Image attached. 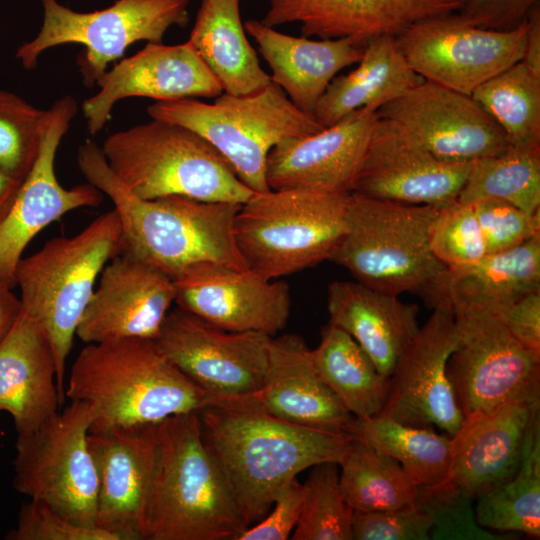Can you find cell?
<instances>
[{"label": "cell", "mask_w": 540, "mask_h": 540, "mask_svg": "<svg viewBox=\"0 0 540 540\" xmlns=\"http://www.w3.org/2000/svg\"><path fill=\"white\" fill-rule=\"evenodd\" d=\"M198 415L203 442L246 528L270 511L278 491L300 472L339 464L351 440L245 406L208 407Z\"/></svg>", "instance_id": "6da1fadb"}, {"label": "cell", "mask_w": 540, "mask_h": 540, "mask_svg": "<svg viewBox=\"0 0 540 540\" xmlns=\"http://www.w3.org/2000/svg\"><path fill=\"white\" fill-rule=\"evenodd\" d=\"M77 163L87 181L114 204L121 224L120 253L172 279L202 262L247 268L234 238V219L241 204L178 195L139 198L115 176L101 147L91 140L78 148Z\"/></svg>", "instance_id": "7a4b0ae2"}, {"label": "cell", "mask_w": 540, "mask_h": 540, "mask_svg": "<svg viewBox=\"0 0 540 540\" xmlns=\"http://www.w3.org/2000/svg\"><path fill=\"white\" fill-rule=\"evenodd\" d=\"M65 397L93 408L96 418L90 430L157 423L229 406L233 399L199 387L156 340L146 338L87 343L71 367Z\"/></svg>", "instance_id": "3957f363"}, {"label": "cell", "mask_w": 540, "mask_h": 540, "mask_svg": "<svg viewBox=\"0 0 540 540\" xmlns=\"http://www.w3.org/2000/svg\"><path fill=\"white\" fill-rule=\"evenodd\" d=\"M244 525L201 435L198 412L157 423L144 540H238Z\"/></svg>", "instance_id": "277c9868"}, {"label": "cell", "mask_w": 540, "mask_h": 540, "mask_svg": "<svg viewBox=\"0 0 540 540\" xmlns=\"http://www.w3.org/2000/svg\"><path fill=\"white\" fill-rule=\"evenodd\" d=\"M439 208L351 192L346 231L329 261L380 292L413 293L432 308L448 303L447 267L435 257L429 242Z\"/></svg>", "instance_id": "5b68a950"}, {"label": "cell", "mask_w": 540, "mask_h": 540, "mask_svg": "<svg viewBox=\"0 0 540 540\" xmlns=\"http://www.w3.org/2000/svg\"><path fill=\"white\" fill-rule=\"evenodd\" d=\"M121 252V224L113 209L71 237H56L16 268L22 310L45 332L65 400L66 361L76 329L104 266Z\"/></svg>", "instance_id": "8992f818"}, {"label": "cell", "mask_w": 540, "mask_h": 540, "mask_svg": "<svg viewBox=\"0 0 540 540\" xmlns=\"http://www.w3.org/2000/svg\"><path fill=\"white\" fill-rule=\"evenodd\" d=\"M101 149L115 176L142 199L242 204L254 193L207 140L175 123L152 119L111 134Z\"/></svg>", "instance_id": "52a82bcc"}, {"label": "cell", "mask_w": 540, "mask_h": 540, "mask_svg": "<svg viewBox=\"0 0 540 540\" xmlns=\"http://www.w3.org/2000/svg\"><path fill=\"white\" fill-rule=\"evenodd\" d=\"M350 193L254 192L234 219V238L246 267L274 280L329 260L346 231Z\"/></svg>", "instance_id": "ba28073f"}, {"label": "cell", "mask_w": 540, "mask_h": 540, "mask_svg": "<svg viewBox=\"0 0 540 540\" xmlns=\"http://www.w3.org/2000/svg\"><path fill=\"white\" fill-rule=\"evenodd\" d=\"M147 113L152 119L184 126L202 136L253 192L269 190L267 158L279 141L325 128L297 108L272 81L252 94L222 92L213 103L193 98L156 101L147 107Z\"/></svg>", "instance_id": "9c48e42d"}, {"label": "cell", "mask_w": 540, "mask_h": 540, "mask_svg": "<svg viewBox=\"0 0 540 540\" xmlns=\"http://www.w3.org/2000/svg\"><path fill=\"white\" fill-rule=\"evenodd\" d=\"M96 415L86 402L71 403L26 434H17L13 486L66 519L95 525L98 475L88 444Z\"/></svg>", "instance_id": "30bf717a"}, {"label": "cell", "mask_w": 540, "mask_h": 540, "mask_svg": "<svg viewBox=\"0 0 540 540\" xmlns=\"http://www.w3.org/2000/svg\"><path fill=\"white\" fill-rule=\"evenodd\" d=\"M190 0H117L106 9L76 12L57 0H41L43 24L34 39L23 43L16 58L27 69L36 67L40 55L49 48L81 44L79 70L87 87L96 85L110 62L119 59L133 43H162L173 25L189 22Z\"/></svg>", "instance_id": "8fae6325"}, {"label": "cell", "mask_w": 540, "mask_h": 540, "mask_svg": "<svg viewBox=\"0 0 540 540\" xmlns=\"http://www.w3.org/2000/svg\"><path fill=\"white\" fill-rule=\"evenodd\" d=\"M458 343L446 367L463 419L513 403H540V353L490 313L454 312Z\"/></svg>", "instance_id": "7c38bea8"}, {"label": "cell", "mask_w": 540, "mask_h": 540, "mask_svg": "<svg viewBox=\"0 0 540 540\" xmlns=\"http://www.w3.org/2000/svg\"><path fill=\"white\" fill-rule=\"evenodd\" d=\"M528 20L513 30L483 29L458 13L418 22L395 36L410 67L424 80L471 95L524 57Z\"/></svg>", "instance_id": "4fadbf2b"}, {"label": "cell", "mask_w": 540, "mask_h": 540, "mask_svg": "<svg viewBox=\"0 0 540 540\" xmlns=\"http://www.w3.org/2000/svg\"><path fill=\"white\" fill-rule=\"evenodd\" d=\"M270 337L256 331H227L177 306L168 312L155 340L202 389L241 397L264 383Z\"/></svg>", "instance_id": "5bb4252c"}, {"label": "cell", "mask_w": 540, "mask_h": 540, "mask_svg": "<svg viewBox=\"0 0 540 540\" xmlns=\"http://www.w3.org/2000/svg\"><path fill=\"white\" fill-rule=\"evenodd\" d=\"M458 334L449 303L433 308L399 357L389 377L385 404L376 416L398 423L439 429L454 436L463 417L447 377L448 359L457 346Z\"/></svg>", "instance_id": "9a60e30c"}, {"label": "cell", "mask_w": 540, "mask_h": 540, "mask_svg": "<svg viewBox=\"0 0 540 540\" xmlns=\"http://www.w3.org/2000/svg\"><path fill=\"white\" fill-rule=\"evenodd\" d=\"M76 112L77 102L72 96L56 100L47 109L37 159L0 224V280L12 288L16 286L17 265L34 236L69 211L96 207L103 200L102 192L89 182L65 188L56 177V152Z\"/></svg>", "instance_id": "2e32d148"}, {"label": "cell", "mask_w": 540, "mask_h": 540, "mask_svg": "<svg viewBox=\"0 0 540 540\" xmlns=\"http://www.w3.org/2000/svg\"><path fill=\"white\" fill-rule=\"evenodd\" d=\"M377 112L401 124L444 162L472 163L510 146L498 123L471 95L428 80Z\"/></svg>", "instance_id": "e0dca14e"}, {"label": "cell", "mask_w": 540, "mask_h": 540, "mask_svg": "<svg viewBox=\"0 0 540 540\" xmlns=\"http://www.w3.org/2000/svg\"><path fill=\"white\" fill-rule=\"evenodd\" d=\"M471 164L437 159L401 124L379 117L352 192L401 203L444 206L457 200Z\"/></svg>", "instance_id": "ac0fdd59"}, {"label": "cell", "mask_w": 540, "mask_h": 540, "mask_svg": "<svg viewBox=\"0 0 540 540\" xmlns=\"http://www.w3.org/2000/svg\"><path fill=\"white\" fill-rule=\"evenodd\" d=\"M173 280L178 307L224 330L275 336L288 322L291 296L284 281L212 262L194 264Z\"/></svg>", "instance_id": "d6986e66"}, {"label": "cell", "mask_w": 540, "mask_h": 540, "mask_svg": "<svg viewBox=\"0 0 540 540\" xmlns=\"http://www.w3.org/2000/svg\"><path fill=\"white\" fill-rule=\"evenodd\" d=\"M96 85L99 91L82 103L87 128L92 135L104 127L114 105L125 98L170 101L216 98L223 92L218 79L189 41L175 45L147 43L137 53L107 70Z\"/></svg>", "instance_id": "ffe728a7"}, {"label": "cell", "mask_w": 540, "mask_h": 540, "mask_svg": "<svg viewBox=\"0 0 540 540\" xmlns=\"http://www.w3.org/2000/svg\"><path fill=\"white\" fill-rule=\"evenodd\" d=\"M175 297L171 277L119 253L102 269L76 336L86 344L117 338L155 340Z\"/></svg>", "instance_id": "44dd1931"}, {"label": "cell", "mask_w": 540, "mask_h": 540, "mask_svg": "<svg viewBox=\"0 0 540 540\" xmlns=\"http://www.w3.org/2000/svg\"><path fill=\"white\" fill-rule=\"evenodd\" d=\"M378 118L363 107L319 132L282 139L267 158L269 189L352 192Z\"/></svg>", "instance_id": "7402d4cb"}, {"label": "cell", "mask_w": 540, "mask_h": 540, "mask_svg": "<svg viewBox=\"0 0 540 540\" xmlns=\"http://www.w3.org/2000/svg\"><path fill=\"white\" fill-rule=\"evenodd\" d=\"M157 423L88 433L98 475L95 525L116 540H144L143 510L154 461Z\"/></svg>", "instance_id": "603a6c76"}, {"label": "cell", "mask_w": 540, "mask_h": 540, "mask_svg": "<svg viewBox=\"0 0 540 540\" xmlns=\"http://www.w3.org/2000/svg\"><path fill=\"white\" fill-rule=\"evenodd\" d=\"M466 0H269L266 26L299 23L302 36L349 38L365 47L380 36H397L410 26L456 13Z\"/></svg>", "instance_id": "cb8c5ba5"}, {"label": "cell", "mask_w": 540, "mask_h": 540, "mask_svg": "<svg viewBox=\"0 0 540 540\" xmlns=\"http://www.w3.org/2000/svg\"><path fill=\"white\" fill-rule=\"evenodd\" d=\"M244 402L278 419L337 434H347L355 418L317 374L305 340L291 333L270 337L264 383Z\"/></svg>", "instance_id": "d4e9b609"}, {"label": "cell", "mask_w": 540, "mask_h": 540, "mask_svg": "<svg viewBox=\"0 0 540 540\" xmlns=\"http://www.w3.org/2000/svg\"><path fill=\"white\" fill-rule=\"evenodd\" d=\"M540 403H513L463 419L451 437L448 481L473 500L510 480L519 469L525 437Z\"/></svg>", "instance_id": "484cf974"}, {"label": "cell", "mask_w": 540, "mask_h": 540, "mask_svg": "<svg viewBox=\"0 0 540 540\" xmlns=\"http://www.w3.org/2000/svg\"><path fill=\"white\" fill-rule=\"evenodd\" d=\"M64 401L50 342L22 310L0 343V412L12 417L17 434H26L57 413Z\"/></svg>", "instance_id": "4316f807"}, {"label": "cell", "mask_w": 540, "mask_h": 540, "mask_svg": "<svg viewBox=\"0 0 540 540\" xmlns=\"http://www.w3.org/2000/svg\"><path fill=\"white\" fill-rule=\"evenodd\" d=\"M278 85L301 111L313 117L320 98L342 69L360 61L364 47L349 38L313 40L291 36L256 19L244 23Z\"/></svg>", "instance_id": "83f0119b"}, {"label": "cell", "mask_w": 540, "mask_h": 540, "mask_svg": "<svg viewBox=\"0 0 540 540\" xmlns=\"http://www.w3.org/2000/svg\"><path fill=\"white\" fill-rule=\"evenodd\" d=\"M327 308L329 322L350 334L387 377L420 328L417 305L357 281L331 282Z\"/></svg>", "instance_id": "f1b7e54d"}, {"label": "cell", "mask_w": 540, "mask_h": 540, "mask_svg": "<svg viewBox=\"0 0 540 540\" xmlns=\"http://www.w3.org/2000/svg\"><path fill=\"white\" fill-rule=\"evenodd\" d=\"M423 80L407 63L394 36L374 38L365 45L357 68L333 78L313 117L327 127L363 107L378 111Z\"/></svg>", "instance_id": "f546056e"}, {"label": "cell", "mask_w": 540, "mask_h": 540, "mask_svg": "<svg viewBox=\"0 0 540 540\" xmlns=\"http://www.w3.org/2000/svg\"><path fill=\"white\" fill-rule=\"evenodd\" d=\"M540 291V234L524 244L448 269L445 297L453 312L496 315L521 296Z\"/></svg>", "instance_id": "4dcf8cb0"}, {"label": "cell", "mask_w": 540, "mask_h": 540, "mask_svg": "<svg viewBox=\"0 0 540 540\" xmlns=\"http://www.w3.org/2000/svg\"><path fill=\"white\" fill-rule=\"evenodd\" d=\"M188 41L223 92L252 94L271 81L247 39L240 0H202Z\"/></svg>", "instance_id": "1f68e13d"}, {"label": "cell", "mask_w": 540, "mask_h": 540, "mask_svg": "<svg viewBox=\"0 0 540 540\" xmlns=\"http://www.w3.org/2000/svg\"><path fill=\"white\" fill-rule=\"evenodd\" d=\"M314 368L323 382L356 419L380 413L387 399L389 377L382 375L356 340L328 322L319 345L311 350Z\"/></svg>", "instance_id": "d6a6232c"}, {"label": "cell", "mask_w": 540, "mask_h": 540, "mask_svg": "<svg viewBox=\"0 0 540 540\" xmlns=\"http://www.w3.org/2000/svg\"><path fill=\"white\" fill-rule=\"evenodd\" d=\"M347 434L395 458L417 486H432L448 479L451 437L432 428L413 427L374 416L354 418Z\"/></svg>", "instance_id": "836d02e7"}, {"label": "cell", "mask_w": 540, "mask_h": 540, "mask_svg": "<svg viewBox=\"0 0 540 540\" xmlns=\"http://www.w3.org/2000/svg\"><path fill=\"white\" fill-rule=\"evenodd\" d=\"M340 490L356 511H382L414 505L418 486L393 457L351 437L338 464Z\"/></svg>", "instance_id": "e575fe53"}, {"label": "cell", "mask_w": 540, "mask_h": 540, "mask_svg": "<svg viewBox=\"0 0 540 540\" xmlns=\"http://www.w3.org/2000/svg\"><path fill=\"white\" fill-rule=\"evenodd\" d=\"M477 523L499 531L540 537V411L532 418L515 475L477 499Z\"/></svg>", "instance_id": "d590c367"}, {"label": "cell", "mask_w": 540, "mask_h": 540, "mask_svg": "<svg viewBox=\"0 0 540 540\" xmlns=\"http://www.w3.org/2000/svg\"><path fill=\"white\" fill-rule=\"evenodd\" d=\"M504 131L510 146L540 150V75L522 60L471 94Z\"/></svg>", "instance_id": "8d00e7d4"}, {"label": "cell", "mask_w": 540, "mask_h": 540, "mask_svg": "<svg viewBox=\"0 0 540 540\" xmlns=\"http://www.w3.org/2000/svg\"><path fill=\"white\" fill-rule=\"evenodd\" d=\"M498 199L524 212L540 213V150L509 146L501 154L472 162L458 201Z\"/></svg>", "instance_id": "74e56055"}, {"label": "cell", "mask_w": 540, "mask_h": 540, "mask_svg": "<svg viewBox=\"0 0 540 540\" xmlns=\"http://www.w3.org/2000/svg\"><path fill=\"white\" fill-rule=\"evenodd\" d=\"M303 486V503L292 539L353 540V510L340 490L338 464L314 465Z\"/></svg>", "instance_id": "f35d334b"}, {"label": "cell", "mask_w": 540, "mask_h": 540, "mask_svg": "<svg viewBox=\"0 0 540 540\" xmlns=\"http://www.w3.org/2000/svg\"><path fill=\"white\" fill-rule=\"evenodd\" d=\"M47 110L0 89V171L22 182L41 146Z\"/></svg>", "instance_id": "ab89813d"}, {"label": "cell", "mask_w": 540, "mask_h": 540, "mask_svg": "<svg viewBox=\"0 0 540 540\" xmlns=\"http://www.w3.org/2000/svg\"><path fill=\"white\" fill-rule=\"evenodd\" d=\"M472 498L448 480L432 486H418L415 505L431 519L432 540H507L480 526Z\"/></svg>", "instance_id": "60d3db41"}, {"label": "cell", "mask_w": 540, "mask_h": 540, "mask_svg": "<svg viewBox=\"0 0 540 540\" xmlns=\"http://www.w3.org/2000/svg\"><path fill=\"white\" fill-rule=\"evenodd\" d=\"M429 242L435 257L448 269L473 264L487 255L472 204L458 200L440 206L431 225Z\"/></svg>", "instance_id": "b9f144b4"}, {"label": "cell", "mask_w": 540, "mask_h": 540, "mask_svg": "<svg viewBox=\"0 0 540 540\" xmlns=\"http://www.w3.org/2000/svg\"><path fill=\"white\" fill-rule=\"evenodd\" d=\"M480 225L488 254L514 249L540 234V213L530 215L498 199L471 203Z\"/></svg>", "instance_id": "7bdbcfd3"}, {"label": "cell", "mask_w": 540, "mask_h": 540, "mask_svg": "<svg viewBox=\"0 0 540 540\" xmlns=\"http://www.w3.org/2000/svg\"><path fill=\"white\" fill-rule=\"evenodd\" d=\"M432 522L417 505L352 514L353 540H428Z\"/></svg>", "instance_id": "ee69618b"}, {"label": "cell", "mask_w": 540, "mask_h": 540, "mask_svg": "<svg viewBox=\"0 0 540 540\" xmlns=\"http://www.w3.org/2000/svg\"><path fill=\"white\" fill-rule=\"evenodd\" d=\"M7 540H116L99 528L78 525L47 506L31 500L24 503L17 524L10 530Z\"/></svg>", "instance_id": "f6af8a7d"}, {"label": "cell", "mask_w": 540, "mask_h": 540, "mask_svg": "<svg viewBox=\"0 0 540 540\" xmlns=\"http://www.w3.org/2000/svg\"><path fill=\"white\" fill-rule=\"evenodd\" d=\"M303 498L304 486L294 477L278 491L270 511L246 528L238 540L288 539L297 524Z\"/></svg>", "instance_id": "bcb514c9"}, {"label": "cell", "mask_w": 540, "mask_h": 540, "mask_svg": "<svg viewBox=\"0 0 540 540\" xmlns=\"http://www.w3.org/2000/svg\"><path fill=\"white\" fill-rule=\"evenodd\" d=\"M539 0H466L458 15L468 24L491 30H513L524 24Z\"/></svg>", "instance_id": "7dc6e473"}, {"label": "cell", "mask_w": 540, "mask_h": 540, "mask_svg": "<svg viewBox=\"0 0 540 540\" xmlns=\"http://www.w3.org/2000/svg\"><path fill=\"white\" fill-rule=\"evenodd\" d=\"M495 316L521 345L540 353V291L521 296Z\"/></svg>", "instance_id": "c3c4849f"}, {"label": "cell", "mask_w": 540, "mask_h": 540, "mask_svg": "<svg viewBox=\"0 0 540 540\" xmlns=\"http://www.w3.org/2000/svg\"><path fill=\"white\" fill-rule=\"evenodd\" d=\"M12 287L0 280V343L7 336L22 311L20 298Z\"/></svg>", "instance_id": "681fc988"}, {"label": "cell", "mask_w": 540, "mask_h": 540, "mask_svg": "<svg viewBox=\"0 0 540 540\" xmlns=\"http://www.w3.org/2000/svg\"><path fill=\"white\" fill-rule=\"evenodd\" d=\"M522 61L540 75V6L528 18V33Z\"/></svg>", "instance_id": "f907efd6"}, {"label": "cell", "mask_w": 540, "mask_h": 540, "mask_svg": "<svg viewBox=\"0 0 540 540\" xmlns=\"http://www.w3.org/2000/svg\"><path fill=\"white\" fill-rule=\"evenodd\" d=\"M21 183L0 171V224L10 212Z\"/></svg>", "instance_id": "816d5d0a"}]
</instances>
